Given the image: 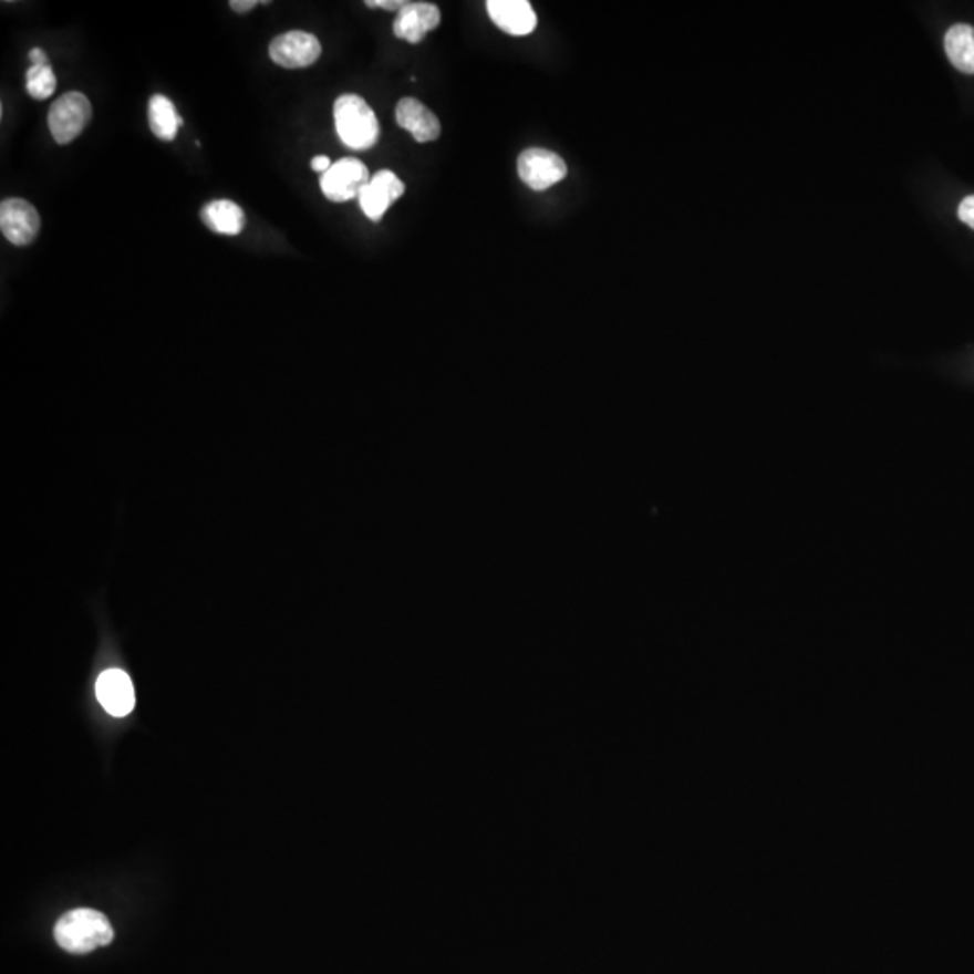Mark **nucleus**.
<instances>
[{"mask_svg": "<svg viewBox=\"0 0 974 974\" xmlns=\"http://www.w3.org/2000/svg\"><path fill=\"white\" fill-rule=\"evenodd\" d=\"M366 8L371 10L397 11L400 13L405 8V0H366Z\"/></svg>", "mask_w": 974, "mask_h": 974, "instance_id": "18", "label": "nucleus"}, {"mask_svg": "<svg viewBox=\"0 0 974 974\" xmlns=\"http://www.w3.org/2000/svg\"><path fill=\"white\" fill-rule=\"evenodd\" d=\"M405 194V183L392 170H380L372 177L365 190L361 191L360 206L363 214L374 222H380L395 200Z\"/></svg>", "mask_w": 974, "mask_h": 974, "instance_id": "8", "label": "nucleus"}, {"mask_svg": "<svg viewBox=\"0 0 974 974\" xmlns=\"http://www.w3.org/2000/svg\"><path fill=\"white\" fill-rule=\"evenodd\" d=\"M91 117H93V105L89 102V97L71 91L62 94L49 108V131L59 145H69L85 131Z\"/></svg>", "mask_w": 974, "mask_h": 974, "instance_id": "3", "label": "nucleus"}, {"mask_svg": "<svg viewBox=\"0 0 974 974\" xmlns=\"http://www.w3.org/2000/svg\"><path fill=\"white\" fill-rule=\"evenodd\" d=\"M25 89L34 100H48L56 89V76L51 65H31L25 73Z\"/></svg>", "mask_w": 974, "mask_h": 974, "instance_id": "16", "label": "nucleus"}, {"mask_svg": "<svg viewBox=\"0 0 974 974\" xmlns=\"http://www.w3.org/2000/svg\"><path fill=\"white\" fill-rule=\"evenodd\" d=\"M395 122L412 134L415 142H435L441 136L438 117L415 97H403L395 107Z\"/></svg>", "mask_w": 974, "mask_h": 974, "instance_id": "12", "label": "nucleus"}, {"mask_svg": "<svg viewBox=\"0 0 974 974\" xmlns=\"http://www.w3.org/2000/svg\"><path fill=\"white\" fill-rule=\"evenodd\" d=\"M945 53L951 64L965 74H974V28L956 24L947 31L944 40Z\"/></svg>", "mask_w": 974, "mask_h": 974, "instance_id": "14", "label": "nucleus"}, {"mask_svg": "<svg viewBox=\"0 0 974 974\" xmlns=\"http://www.w3.org/2000/svg\"><path fill=\"white\" fill-rule=\"evenodd\" d=\"M0 229L13 246H30L40 231V215L33 205L19 197H10L0 205Z\"/></svg>", "mask_w": 974, "mask_h": 974, "instance_id": "7", "label": "nucleus"}, {"mask_svg": "<svg viewBox=\"0 0 974 974\" xmlns=\"http://www.w3.org/2000/svg\"><path fill=\"white\" fill-rule=\"evenodd\" d=\"M334 122L341 143L351 151H369L380 139V122L371 105L358 94H341L338 97Z\"/></svg>", "mask_w": 974, "mask_h": 974, "instance_id": "2", "label": "nucleus"}, {"mask_svg": "<svg viewBox=\"0 0 974 974\" xmlns=\"http://www.w3.org/2000/svg\"><path fill=\"white\" fill-rule=\"evenodd\" d=\"M567 165L556 152L527 148L518 157V176L531 190L543 191L567 177Z\"/></svg>", "mask_w": 974, "mask_h": 974, "instance_id": "5", "label": "nucleus"}, {"mask_svg": "<svg viewBox=\"0 0 974 974\" xmlns=\"http://www.w3.org/2000/svg\"><path fill=\"white\" fill-rule=\"evenodd\" d=\"M331 166H332L331 159H329V157H327V156H317L311 162L312 170L320 172V174H322V176H323V174H325V172L331 170Z\"/></svg>", "mask_w": 974, "mask_h": 974, "instance_id": "20", "label": "nucleus"}, {"mask_svg": "<svg viewBox=\"0 0 974 974\" xmlns=\"http://www.w3.org/2000/svg\"><path fill=\"white\" fill-rule=\"evenodd\" d=\"M200 219L214 234L228 235V237L242 234L246 226L242 208L228 199L214 200L210 205H206L200 211Z\"/></svg>", "mask_w": 974, "mask_h": 974, "instance_id": "13", "label": "nucleus"}, {"mask_svg": "<svg viewBox=\"0 0 974 974\" xmlns=\"http://www.w3.org/2000/svg\"><path fill=\"white\" fill-rule=\"evenodd\" d=\"M31 65H49L48 54L44 49L34 48L30 51Z\"/></svg>", "mask_w": 974, "mask_h": 974, "instance_id": "21", "label": "nucleus"}, {"mask_svg": "<svg viewBox=\"0 0 974 974\" xmlns=\"http://www.w3.org/2000/svg\"><path fill=\"white\" fill-rule=\"evenodd\" d=\"M269 56L274 64L286 69H303L322 56V44L314 34L289 31L278 34L269 44Z\"/></svg>", "mask_w": 974, "mask_h": 974, "instance_id": "6", "label": "nucleus"}, {"mask_svg": "<svg viewBox=\"0 0 974 974\" xmlns=\"http://www.w3.org/2000/svg\"><path fill=\"white\" fill-rule=\"evenodd\" d=\"M259 4H263V2H257V0H231V2H229V8H231L235 13H249V11H253Z\"/></svg>", "mask_w": 974, "mask_h": 974, "instance_id": "19", "label": "nucleus"}, {"mask_svg": "<svg viewBox=\"0 0 974 974\" xmlns=\"http://www.w3.org/2000/svg\"><path fill=\"white\" fill-rule=\"evenodd\" d=\"M371 179L369 168L360 159L343 157L323 174L320 188L332 203H346L356 197L360 199L361 191L365 190Z\"/></svg>", "mask_w": 974, "mask_h": 974, "instance_id": "4", "label": "nucleus"}, {"mask_svg": "<svg viewBox=\"0 0 974 974\" xmlns=\"http://www.w3.org/2000/svg\"><path fill=\"white\" fill-rule=\"evenodd\" d=\"M441 10L429 2H406L397 13L394 22V34L410 44H419L421 40L438 28Z\"/></svg>", "mask_w": 974, "mask_h": 974, "instance_id": "10", "label": "nucleus"}, {"mask_svg": "<svg viewBox=\"0 0 974 974\" xmlns=\"http://www.w3.org/2000/svg\"><path fill=\"white\" fill-rule=\"evenodd\" d=\"M54 941L71 955H87L114 941L107 916L91 908L69 911L54 925Z\"/></svg>", "mask_w": 974, "mask_h": 974, "instance_id": "1", "label": "nucleus"}, {"mask_svg": "<svg viewBox=\"0 0 974 974\" xmlns=\"http://www.w3.org/2000/svg\"><path fill=\"white\" fill-rule=\"evenodd\" d=\"M148 125L162 142H174L183 125L176 105L163 94H154L148 102Z\"/></svg>", "mask_w": 974, "mask_h": 974, "instance_id": "15", "label": "nucleus"}, {"mask_svg": "<svg viewBox=\"0 0 974 974\" xmlns=\"http://www.w3.org/2000/svg\"><path fill=\"white\" fill-rule=\"evenodd\" d=\"M96 697L113 716H127L136 704L131 677L122 670H107L97 677Z\"/></svg>", "mask_w": 974, "mask_h": 974, "instance_id": "11", "label": "nucleus"}, {"mask_svg": "<svg viewBox=\"0 0 974 974\" xmlns=\"http://www.w3.org/2000/svg\"><path fill=\"white\" fill-rule=\"evenodd\" d=\"M486 8L493 24L511 37H527L538 24L531 2L527 0H489Z\"/></svg>", "mask_w": 974, "mask_h": 974, "instance_id": "9", "label": "nucleus"}, {"mask_svg": "<svg viewBox=\"0 0 974 974\" xmlns=\"http://www.w3.org/2000/svg\"><path fill=\"white\" fill-rule=\"evenodd\" d=\"M959 217L964 225L974 229V195L965 197L959 206Z\"/></svg>", "mask_w": 974, "mask_h": 974, "instance_id": "17", "label": "nucleus"}]
</instances>
